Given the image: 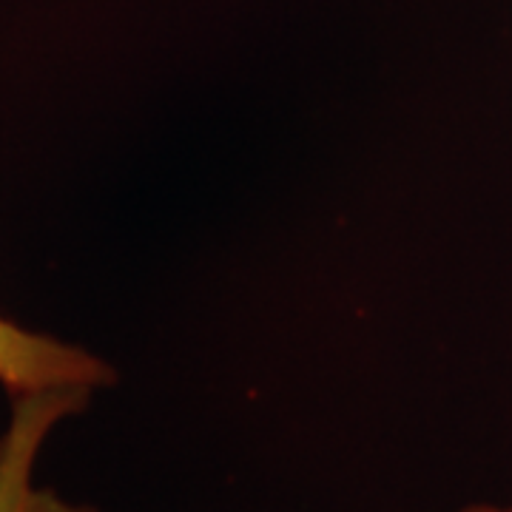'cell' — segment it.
Wrapping results in <instances>:
<instances>
[{
    "instance_id": "obj_2",
    "label": "cell",
    "mask_w": 512,
    "mask_h": 512,
    "mask_svg": "<svg viewBox=\"0 0 512 512\" xmlns=\"http://www.w3.org/2000/svg\"><path fill=\"white\" fill-rule=\"evenodd\" d=\"M117 379L106 365L83 348L52 336L18 328L0 316V384L9 396L55 390V387H106Z\"/></svg>"
},
{
    "instance_id": "obj_3",
    "label": "cell",
    "mask_w": 512,
    "mask_h": 512,
    "mask_svg": "<svg viewBox=\"0 0 512 512\" xmlns=\"http://www.w3.org/2000/svg\"><path fill=\"white\" fill-rule=\"evenodd\" d=\"M461 512H512V507H495V504H473Z\"/></svg>"
},
{
    "instance_id": "obj_1",
    "label": "cell",
    "mask_w": 512,
    "mask_h": 512,
    "mask_svg": "<svg viewBox=\"0 0 512 512\" xmlns=\"http://www.w3.org/2000/svg\"><path fill=\"white\" fill-rule=\"evenodd\" d=\"M92 393L89 387H55L12 396V416L0 433V512H100L35 484L43 444L60 421L89 407Z\"/></svg>"
}]
</instances>
